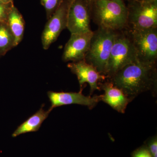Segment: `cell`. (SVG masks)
Wrapping results in <instances>:
<instances>
[{
  "label": "cell",
  "instance_id": "obj_19",
  "mask_svg": "<svg viewBox=\"0 0 157 157\" xmlns=\"http://www.w3.org/2000/svg\"><path fill=\"white\" fill-rule=\"evenodd\" d=\"M132 157H153L146 146L143 144L132 152Z\"/></svg>",
  "mask_w": 157,
  "mask_h": 157
},
{
  "label": "cell",
  "instance_id": "obj_14",
  "mask_svg": "<svg viewBox=\"0 0 157 157\" xmlns=\"http://www.w3.org/2000/svg\"><path fill=\"white\" fill-rule=\"evenodd\" d=\"M7 22L15 39V46H17L23 38L25 21L22 14L14 6L9 12Z\"/></svg>",
  "mask_w": 157,
  "mask_h": 157
},
{
  "label": "cell",
  "instance_id": "obj_4",
  "mask_svg": "<svg viewBox=\"0 0 157 157\" xmlns=\"http://www.w3.org/2000/svg\"><path fill=\"white\" fill-rule=\"evenodd\" d=\"M137 61L135 48L126 31H117L107 64L106 78H111L125 66Z\"/></svg>",
  "mask_w": 157,
  "mask_h": 157
},
{
  "label": "cell",
  "instance_id": "obj_1",
  "mask_svg": "<svg viewBox=\"0 0 157 157\" xmlns=\"http://www.w3.org/2000/svg\"><path fill=\"white\" fill-rule=\"evenodd\" d=\"M157 71L156 64L137 61L125 66L108 79L132 101L140 94L149 91L156 96Z\"/></svg>",
  "mask_w": 157,
  "mask_h": 157
},
{
  "label": "cell",
  "instance_id": "obj_22",
  "mask_svg": "<svg viewBox=\"0 0 157 157\" xmlns=\"http://www.w3.org/2000/svg\"><path fill=\"white\" fill-rule=\"evenodd\" d=\"M88 2H89L90 4H92V3L94 2V1H95L96 0H86Z\"/></svg>",
  "mask_w": 157,
  "mask_h": 157
},
{
  "label": "cell",
  "instance_id": "obj_20",
  "mask_svg": "<svg viewBox=\"0 0 157 157\" xmlns=\"http://www.w3.org/2000/svg\"><path fill=\"white\" fill-rule=\"evenodd\" d=\"M0 2L6 5H13V0H0Z\"/></svg>",
  "mask_w": 157,
  "mask_h": 157
},
{
  "label": "cell",
  "instance_id": "obj_3",
  "mask_svg": "<svg viewBox=\"0 0 157 157\" xmlns=\"http://www.w3.org/2000/svg\"><path fill=\"white\" fill-rule=\"evenodd\" d=\"M117 32L99 27L93 32L89 48L85 58L86 63L104 76Z\"/></svg>",
  "mask_w": 157,
  "mask_h": 157
},
{
  "label": "cell",
  "instance_id": "obj_10",
  "mask_svg": "<svg viewBox=\"0 0 157 157\" xmlns=\"http://www.w3.org/2000/svg\"><path fill=\"white\" fill-rule=\"evenodd\" d=\"M51 106L49 108L52 110L56 107L71 104H78L93 109L100 102V95L86 96L82 94V90L79 92H56L49 91L47 93Z\"/></svg>",
  "mask_w": 157,
  "mask_h": 157
},
{
  "label": "cell",
  "instance_id": "obj_9",
  "mask_svg": "<svg viewBox=\"0 0 157 157\" xmlns=\"http://www.w3.org/2000/svg\"><path fill=\"white\" fill-rule=\"evenodd\" d=\"M67 67L73 74L77 76L80 90L82 91L85 83L90 86V96L95 90H101L99 85L107 78L96 70L95 68L89 64L85 60L69 63Z\"/></svg>",
  "mask_w": 157,
  "mask_h": 157
},
{
  "label": "cell",
  "instance_id": "obj_21",
  "mask_svg": "<svg viewBox=\"0 0 157 157\" xmlns=\"http://www.w3.org/2000/svg\"><path fill=\"white\" fill-rule=\"evenodd\" d=\"M142 2L146 3H153L157 2V0H142Z\"/></svg>",
  "mask_w": 157,
  "mask_h": 157
},
{
  "label": "cell",
  "instance_id": "obj_13",
  "mask_svg": "<svg viewBox=\"0 0 157 157\" xmlns=\"http://www.w3.org/2000/svg\"><path fill=\"white\" fill-rule=\"evenodd\" d=\"M44 106L42 105L41 108L36 113L17 127L12 134V137H15L22 134L39 131L42 123L48 117L52 111L49 109L45 111L43 109Z\"/></svg>",
  "mask_w": 157,
  "mask_h": 157
},
{
  "label": "cell",
  "instance_id": "obj_2",
  "mask_svg": "<svg viewBox=\"0 0 157 157\" xmlns=\"http://www.w3.org/2000/svg\"><path fill=\"white\" fill-rule=\"evenodd\" d=\"M91 16L98 27L117 32L126 28L128 8L123 0H96Z\"/></svg>",
  "mask_w": 157,
  "mask_h": 157
},
{
  "label": "cell",
  "instance_id": "obj_11",
  "mask_svg": "<svg viewBox=\"0 0 157 157\" xmlns=\"http://www.w3.org/2000/svg\"><path fill=\"white\" fill-rule=\"evenodd\" d=\"M93 34V31L86 33L71 34L64 47L63 61L74 62L85 60Z\"/></svg>",
  "mask_w": 157,
  "mask_h": 157
},
{
  "label": "cell",
  "instance_id": "obj_12",
  "mask_svg": "<svg viewBox=\"0 0 157 157\" xmlns=\"http://www.w3.org/2000/svg\"><path fill=\"white\" fill-rule=\"evenodd\" d=\"M100 89L104 94L100 96V101L109 105L113 109L121 113H124L127 106L132 101L127 97L122 91L114 86L109 81L101 82Z\"/></svg>",
  "mask_w": 157,
  "mask_h": 157
},
{
  "label": "cell",
  "instance_id": "obj_16",
  "mask_svg": "<svg viewBox=\"0 0 157 157\" xmlns=\"http://www.w3.org/2000/svg\"><path fill=\"white\" fill-rule=\"evenodd\" d=\"M63 0H41V4L46 12V18L49 19L60 6Z\"/></svg>",
  "mask_w": 157,
  "mask_h": 157
},
{
  "label": "cell",
  "instance_id": "obj_17",
  "mask_svg": "<svg viewBox=\"0 0 157 157\" xmlns=\"http://www.w3.org/2000/svg\"><path fill=\"white\" fill-rule=\"evenodd\" d=\"M144 144L146 146L153 157H157V135L150 137Z\"/></svg>",
  "mask_w": 157,
  "mask_h": 157
},
{
  "label": "cell",
  "instance_id": "obj_15",
  "mask_svg": "<svg viewBox=\"0 0 157 157\" xmlns=\"http://www.w3.org/2000/svg\"><path fill=\"white\" fill-rule=\"evenodd\" d=\"M16 47L15 39L7 22H0V56Z\"/></svg>",
  "mask_w": 157,
  "mask_h": 157
},
{
  "label": "cell",
  "instance_id": "obj_6",
  "mask_svg": "<svg viewBox=\"0 0 157 157\" xmlns=\"http://www.w3.org/2000/svg\"><path fill=\"white\" fill-rule=\"evenodd\" d=\"M126 28L146 30L157 28V2L146 3L130 1Z\"/></svg>",
  "mask_w": 157,
  "mask_h": 157
},
{
  "label": "cell",
  "instance_id": "obj_7",
  "mask_svg": "<svg viewBox=\"0 0 157 157\" xmlns=\"http://www.w3.org/2000/svg\"><path fill=\"white\" fill-rule=\"evenodd\" d=\"M73 0H63L60 6L48 20L42 35L43 49L47 50L67 28L69 9Z\"/></svg>",
  "mask_w": 157,
  "mask_h": 157
},
{
  "label": "cell",
  "instance_id": "obj_5",
  "mask_svg": "<svg viewBox=\"0 0 157 157\" xmlns=\"http://www.w3.org/2000/svg\"><path fill=\"white\" fill-rule=\"evenodd\" d=\"M125 29L135 48L137 61L145 63L156 64L157 28Z\"/></svg>",
  "mask_w": 157,
  "mask_h": 157
},
{
  "label": "cell",
  "instance_id": "obj_18",
  "mask_svg": "<svg viewBox=\"0 0 157 157\" xmlns=\"http://www.w3.org/2000/svg\"><path fill=\"white\" fill-rule=\"evenodd\" d=\"M13 5H6L0 2V22H7L8 16Z\"/></svg>",
  "mask_w": 157,
  "mask_h": 157
},
{
  "label": "cell",
  "instance_id": "obj_23",
  "mask_svg": "<svg viewBox=\"0 0 157 157\" xmlns=\"http://www.w3.org/2000/svg\"><path fill=\"white\" fill-rule=\"evenodd\" d=\"M128 1H137V2H142V0H128Z\"/></svg>",
  "mask_w": 157,
  "mask_h": 157
},
{
  "label": "cell",
  "instance_id": "obj_8",
  "mask_svg": "<svg viewBox=\"0 0 157 157\" xmlns=\"http://www.w3.org/2000/svg\"><path fill=\"white\" fill-rule=\"evenodd\" d=\"M92 4L86 0H73L68 12L67 28L71 34L91 32Z\"/></svg>",
  "mask_w": 157,
  "mask_h": 157
}]
</instances>
